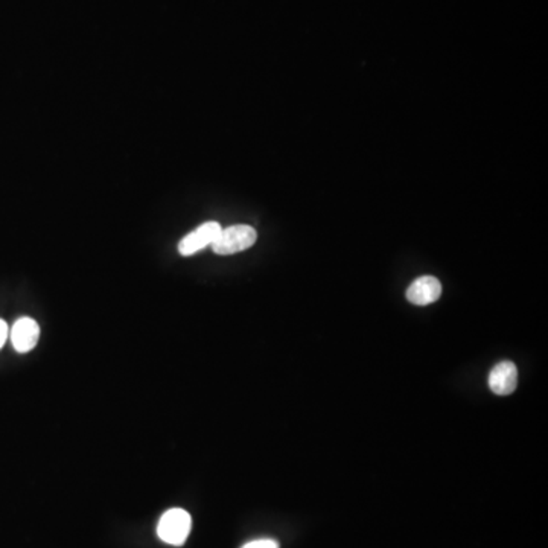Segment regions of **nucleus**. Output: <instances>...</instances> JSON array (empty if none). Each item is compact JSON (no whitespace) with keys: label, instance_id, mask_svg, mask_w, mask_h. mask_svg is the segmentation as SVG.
Returning a JSON list of instances; mask_svg holds the SVG:
<instances>
[{"label":"nucleus","instance_id":"1","mask_svg":"<svg viewBox=\"0 0 548 548\" xmlns=\"http://www.w3.org/2000/svg\"><path fill=\"white\" fill-rule=\"evenodd\" d=\"M256 238H258V234L254 227L244 224L232 225L227 229H221L220 234L212 244V250L216 254H223V256L239 254V252L250 249L256 243Z\"/></svg>","mask_w":548,"mask_h":548},{"label":"nucleus","instance_id":"2","mask_svg":"<svg viewBox=\"0 0 548 548\" xmlns=\"http://www.w3.org/2000/svg\"><path fill=\"white\" fill-rule=\"evenodd\" d=\"M193 527V520L188 512L183 509H171L164 512L157 525V534L169 545H183L186 543Z\"/></svg>","mask_w":548,"mask_h":548},{"label":"nucleus","instance_id":"3","mask_svg":"<svg viewBox=\"0 0 548 548\" xmlns=\"http://www.w3.org/2000/svg\"><path fill=\"white\" fill-rule=\"evenodd\" d=\"M221 225L216 221H209L200 225L197 229L186 234L178 244V252L182 256H191L204 249L207 245H212L216 236L220 234Z\"/></svg>","mask_w":548,"mask_h":548},{"label":"nucleus","instance_id":"4","mask_svg":"<svg viewBox=\"0 0 548 548\" xmlns=\"http://www.w3.org/2000/svg\"><path fill=\"white\" fill-rule=\"evenodd\" d=\"M489 389L498 396H507L515 392L518 385V369L512 361H502L497 365H493V371L487 378Z\"/></svg>","mask_w":548,"mask_h":548},{"label":"nucleus","instance_id":"5","mask_svg":"<svg viewBox=\"0 0 548 548\" xmlns=\"http://www.w3.org/2000/svg\"><path fill=\"white\" fill-rule=\"evenodd\" d=\"M11 343L13 347L19 354H26L33 351L37 346L38 338H40V326L35 320L31 317H22L15 322V326L10 331Z\"/></svg>","mask_w":548,"mask_h":548},{"label":"nucleus","instance_id":"6","mask_svg":"<svg viewBox=\"0 0 548 548\" xmlns=\"http://www.w3.org/2000/svg\"><path fill=\"white\" fill-rule=\"evenodd\" d=\"M442 294V284L433 276H422L408 286L407 299L417 306L434 304Z\"/></svg>","mask_w":548,"mask_h":548},{"label":"nucleus","instance_id":"7","mask_svg":"<svg viewBox=\"0 0 548 548\" xmlns=\"http://www.w3.org/2000/svg\"><path fill=\"white\" fill-rule=\"evenodd\" d=\"M243 548H279V543L273 539H258V541L245 543Z\"/></svg>","mask_w":548,"mask_h":548},{"label":"nucleus","instance_id":"8","mask_svg":"<svg viewBox=\"0 0 548 548\" xmlns=\"http://www.w3.org/2000/svg\"><path fill=\"white\" fill-rule=\"evenodd\" d=\"M8 337H10V328H8L5 320L0 319V349L5 346Z\"/></svg>","mask_w":548,"mask_h":548}]
</instances>
